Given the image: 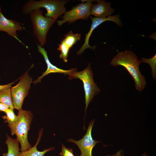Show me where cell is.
Masks as SVG:
<instances>
[{
    "label": "cell",
    "mask_w": 156,
    "mask_h": 156,
    "mask_svg": "<svg viewBox=\"0 0 156 156\" xmlns=\"http://www.w3.org/2000/svg\"><path fill=\"white\" fill-rule=\"evenodd\" d=\"M32 79L26 71L16 86L11 88L14 108L22 109L24 100L28 94Z\"/></svg>",
    "instance_id": "obj_6"
},
{
    "label": "cell",
    "mask_w": 156,
    "mask_h": 156,
    "mask_svg": "<svg viewBox=\"0 0 156 156\" xmlns=\"http://www.w3.org/2000/svg\"><path fill=\"white\" fill-rule=\"evenodd\" d=\"M92 0H88L73 7L66 12L62 17V19L57 21V25L61 26L68 22L69 24L79 19L87 20L90 15L91 7L93 5Z\"/></svg>",
    "instance_id": "obj_7"
},
{
    "label": "cell",
    "mask_w": 156,
    "mask_h": 156,
    "mask_svg": "<svg viewBox=\"0 0 156 156\" xmlns=\"http://www.w3.org/2000/svg\"><path fill=\"white\" fill-rule=\"evenodd\" d=\"M9 107L7 105L0 103V112H4Z\"/></svg>",
    "instance_id": "obj_21"
},
{
    "label": "cell",
    "mask_w": 156,
    "mask_h": 156,
    "mask_svg": "<svg viewBox=\"0 0 156 156\" xmlns=\"http://www.w3.org/2000/svg\"><path fill=\"white\" fill-rule=\"evenodd\" d=\"M69 75V79H70L78 78L83 82L85 93L86 114L90 102L94 96L100 91V89L97 87L93 79V73L90 67V64L83 70L80 72L73 71Z\"/></svg>",
    "instance_id": "obj_5"
},
{
    "label": "cell",
    "mask_w": 156,
    "mask_h": 156,
    "mask_svg": "<svg viewBox=\"0 0 156 156\" xmlns=\"http://www.w3.org/2000/svg\"><path fill=\"white\" fill-rule=\"evenodd\" d=\"M141 156H148L145 153H144Z\"/></svg>",
    "instance_id": "obj_24"
},
{
    "label": "cell",
    "mask_w": 156,
    "mask_h": 156,
    "mask_svg": "<svg viewBox=\"0 0 156 156\" xmlns=\"http://www.w3.org/2000/svg\"><path fill=\"white\" fill-rule=\"evenodd\" d=\"M142 63L136 55L129 50L118 52L113 58L110 62L113 67L121 66L125 67L133 79L136 90L142 91L146 83L145 77L141 73L139 65Z\"/></svg>",
    "instance_id": "obj_1"
},
{
    "label": "cell",
    "mask_w": 156,
    "mask_h": 156,
    "mask_svg": "<svg viewBox=\"0 0 156 156\" xmlns=\"http://www.w3.org/2000/svg\"><path fill=\"white\" fill-rule=\"evenodd\" d=\"M14 83V82H13L6 85H0V90L8 87L11 88L12 85Z\"/></svg>",
    "instance_id": "obj_22"
},
{
    "label": "cell",
    "mask_w": 156,
    "mask_h": 156,
    "mask_svg": "<svg viewBox=\"0 0 156 156\" xmlns=\"http://www.w3.org/2000/svg\"><path fill=\"white\" fill-rule=\"evenodd\" d=\"M38 48L39 52L43 56L47 66V68L46 71L43 73V74L41 76L34 81V83L35 84L40 82L41 79L44 77L51 73H59L69 75L73 71L76 70V68H72L69 70H66L57 68L51 63L48 58L47 52L43 47L38 44Z\"/></svg>",
    "instance_id": "obj_11"
},
{
    "label": "cell",
    "mask_w": 156,
    "mask_h": 156,
    "mask_svg": "<svg viewBox=\"0 0 156 156\" xmlns=\"http://www.w3.org/2000/svg\"><path fill=\"white\" fill-rule=\"evenodd\" d=\"M141 60L142 62H145L149 65L152 69V77L154 80L156 79V55H155L152 58L146 59L142 57Z\"/></svg>",
    "instance_id": "obj_19"
},
{
    "label": "cell",
    "mask_w": 156,
    "mask_h": 156,
    "mask_svg": "<svg viewBox=\"0 0 156 156\" xmlns=\"http://www.w3.org/2000/svg\"><path fill=\"white\" fill-rule=\"evenodd\" d=\"M7 139L5 142L7 145L8 152L5 153L3 156H20L19 147V142L16 139H13L6 134Z\"/></svg>",
    "instance_id": "obj_13"
},
{
    "label": "cell",
    "mask_w": 156,
    "mask_h": 156,
    "mask_svg": "<svg viewBox=\"0 0 156 156\" xmlns=\"http://www.w3.org/2000/svg\"><path fill=\"white\" fill-rule=\"evenodd\" d=\"M61 156H75L73 153L72 148H69L62 144V151L60 154Z\"/></svg>",
    "instance_id": "obj_20"
},
{
    "label": "cell",
    "mask_w": 156,
    "mask_h": 156,
    "mask_svg": "<svg viewBox=\"0 0 156 156\" xmlns=\"http://www.w3.org/2000/svg\"><path fill=\"white\" fill-rule=\"evenodd\" d=\"M42 132L43 130L41 129L39 132L37 141L34 146L27 150L20 152V156H44L47 152L54 149V148L51 147L44 149L42 151L38 150L37 146L40 140Z\"/></svg>",
    "instance_id": "obj_14"
},
{
    "label": "cell",
    "mask_w": 156,
    "mask_h": 156,
    "mask_svg": "<svg viewBox=\"0 0 156 156\" xmlns=\"http://www.w3.org/2000/svg\"><path fill=\"white\" fill-rule=\"evenodd\" d=\"M13 109L9 108H8L4 112L5 115L2 116L3 119L5 120V122L7 123L8 125L13 124L18 119V116L15 114Z\"/></svg>",
    "instance_id": "obj_17"
},
{
    "label": "cell",
    "mask_w": 156,
    "mask_h": 156,
    "mask_svg": "<svg viewBox=\"0 0 156 156\" xmlns=\"http://www.w3.org/2000/svg\"><path fill=\"white\" fill-rule=\"evenodd\" d=\"M68 0H42L39 1L29 0L23 6L22 12L24 14H29L33 10L41 8H45L47 12L46 17L55 20L64 13L66 8L64 6Z\"/></svg>",
    "instance_id": "obj_3"
},
{
    "label": "cell",
    "mask_w": 156,
    "mask_h": 156,
    "mask_svg": "<svg viewBox=\"0 0 156 156\" xmlns=\"http://www.w3.org/2000/svg\"><path fill=\"white\" fill-rule=\"evenodd\" d=\"M22 29V27L20 23L13 20L7 19L4 16L0 7V31L6 32L21 42L18 38L16 31H21Z\"/></svg>",
    "instance_id": "obj_10"
},
{
    "label": "cell",
    "mask_w": 156,
    "mask_h": 156,
    "mask_svg": "<svg viewBox=\"0 0 156 156\" xmlns=\"http://www.w3.org/2000/svg\"><path fill=\"white\" fill-rule=\"evenodd\" d=\"M29 14L33 26V34L36 36L39 45L42 47L46 43L48 31L56 20L44 16L40 9L34 10Z\"/></svg>",
    "instance_id": "obj_4"
},
{
    "label": "cell",
    "mask_w": 156,
    "mask_h": 156,
    "mask_svg": "<svg viewBox=\"0 0 156 156\" xmlns=\"http://www.w3.org/2000/svg\"><path fill=\"white\" fill-rule=\"evenodd\" d=\"M97 3L93 4L90 14L95 17L106 18L111 15L114 10L111 7V3L104 0H97Z\"/></svg>",
    "instance_id": "obj_12"
},
{
    "label": "cell",
    "mask_w": 156,
    "mask_h": 156,
    "mask_svg": "<svg viewBox=\"0 0 156 156\" xmlns=\"http://www.w3.org/2000/svg\"><path fill=\"white\" fill-rule=\"evenodd\" d=\"M58 45L57 50L61 52L59 57L60 59H62L64 62H66L68 61V54L70 49L63 41Z\"/></svg>",
    "instance_id": "obj_18"
},
{
    "label": "cell",
    "mask_w": 156,
    "mask_h": 156,
    "mask_svg": "<svg viewBox=\"0 0 156 156\" xmlns=\"http://www.w3.org/2000/svg\"><path fill=\"white\" fill-rule=\"evenodd\" d=\"M106 156H122L121 151L120 150L111 155H109Z\"/></svg>",
    "instance_id": "obj_23"
},
{
    "label": "cell",
    "mask_w": 156,
    "mask_h": 156,
    "mask_svg": "<svg viewBox=\"0 0 156 156\" xmlns=\"http://www.w3.org/2000/svg\"><path fill=\"white\" fill-rule=\"evenodd\" d=\"M120 16L116 14L106 18H100L97 17H92L90 16V19L92 21V23L89 32L85 35V42L83 44L80 49L77 51V55H80L87 48H90L94 50L96 47L95 46H90L89 44L90 38L93 31L96 27L103 23L107 21H111L116 23L119 26L121 27L122 26V22L119 18Z\"/></svg>",
    "instance_id": "obj_9"
},
{
    "label": "cell",
    "mask_w": 156,
    "mask_h": 156,
    "mask_svg": "<svg viewBox=\"0 0 156 156\" xmlns=\"http://www.w3.org/2000/svg\"><path fill=\"white\" fill-rule=\"evenodd\" d=\"M17 114L18 120L13 124L8 125L11 134L15 135L16 139L21 145V151L27 150L31 147L28 142L27 138L28 131L29 130L32 120L33 115L29 110H19Z\"/></svg>",
    "instance_id": "obj_2"
},
{
    "label": "cell",
    "mask_w": 156,
    "mask_h": 156,
    "mask_svg": "<svg viewBox=\"0 0 156 156\" xmlns=\"http://www.w3.org/2000/svg\"><path fill=\"white\" fill-rule=\"evenodd\" d=\"M94 122V120H93L90 122L86 133L81 139L78 141L72 139L67 140L77 146L81 152L80 156H92L93 148L96 144L100 142L93 139L92 136V130Z\"/></svg>",
    "instance_id": "obj_8"
},
{
    "label": "cell",
    "mask_w": 156,
    "mask_h": 156,
    "mask_svg": "<svg viewBox=\"0 0 156 156\" xmlns=\"http://www.w3.org/2000/svg\"><path fill=\"white\" fill-rule=\"evenodd\" d=\"M0 103L14 109L11 88L8 87L0 90Z\"/></svg>",
    "instance_id": "obj_15"
},
{
    "label": "cell",
    "mask_w": 156,
    "mask_h": 156,
    "mask_svg": "<svg viewBox=\"0 0 156 156\" xmlns=\"http://www.w3.org/2000/svg\"><path fill=\"white\" fill-rule=\"evenodd\" d=\"M80 34H74L71 31L66 34L62 41L70 49L80 39Z\"/></svg>",
    "instance_id": "obj_16"
}]
</instances>
